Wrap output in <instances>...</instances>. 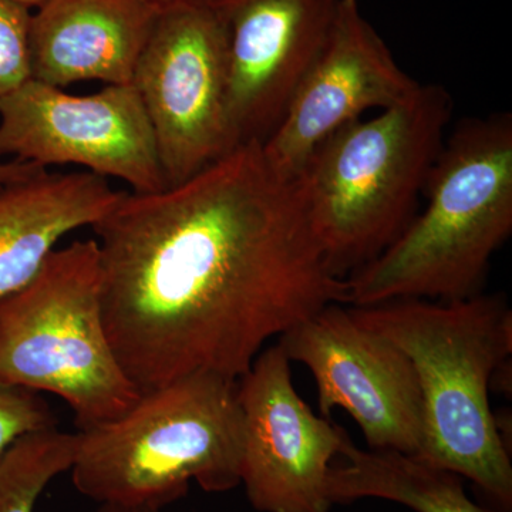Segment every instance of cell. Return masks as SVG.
I'll use <instances>...</instances> for the list:
<instances>
[{
	"mask_svg": "<svg viewBox=\"0 0 512 512\" xmlns=\"http://www.w3.org/2000/svg\"><path fill=\"white\" fill-rule=\"evenodd\" d=\"M339 457L326 480L333 505L377 498L414 512H497L468 497L463 477L409 454L367 451L349 439Z\"/></svg>",
	"mask_w": 512,
	"mask_h": 512,
	"instance_id": "15",
	"label": "cell"
},
{
	"mask_svg": "<svg viewBox=\"0 0 512 512\" xmlns=\"http://www.w3.org/2000/svg\"><path fill=\"white\" fill-rule=\"evenodd\" d=\"M291 362L311 370L320 416L348 412L370 450L417 456L421 394L409 357L357 322L348 305L326 306L278 340Z\"/></svg>",
	"mask_w": 512,
	"mask_h": 512,
	"instance_id": "9",
	"label": "cell"
},
{
	"mask_svg": "<svg viewBox=\"0 0 512 512\" xmlns=\"http://www.w3.org/2000/svg\"><path fill=\"white\" fill-rule=\"evenodd\" d=\"M161 12L148 0H47L30 23L32 79L131 84Z\"/></svg>",
	"mask_w": 512,
	"mask_h": 512,
	"instance_id": "13",
	"label": "cell"
},
{
	"mask_svg": "<svg viewBox=\"0 0 512 512\" xmlns=\"http://www.w3.org/2000/svg\"><path fill=\"white\" fill-rule=\"evenodd\" d=\"M423 214L348 278L349 306L392 299L464 301L483 293L512 232V117L468 119L431 167Z\"/></svg>",
	"mask_w": 512,
	"mask_h": 512,
	"instance_id": "3",
	"label": "cell"
},
{
	"mask_svg": "<svg viewBox=\"0 0 512 512\" xmlns=\"http://www.w3.org/2000/svg\"><path fill=\"white\" fill-rule=\"evenodd\" d=\"M342 0H218L235 144L274 133L325 46Z\"/></svg>",
	"mask_w": 512,
	"mask_h": 512,
	"instance_id": "12",
	"label": "cell"
},
{
	"mask_svg": "<svg viewBox=\"0 0 512 512\" xmlns=\"http://www.w3.org/2000/svg\"><path fill=\"white\" fill-rule=\"evenodd\" d=\"M124 194L89 171L0 185V302L35 279L60 239L93 227Z\"/></svg>",
	"mask_w": 512,
	"mask_h": 512,
	"instance_id": "14",
	"label": "cell"
},
{
	"mask_svg": "<svg viewBox=\"0 0 512 512\" xmlns=\"http://www.w3.org/2000/svg\"><path fill=\"white\" fill-rule=\"evenodd\" d=\"M237 383L194 375L141 394L120 419L77 433L73 484L99 504L163 510L191 481L207 493L241 484Z\"/></svg>",
	"mask_w": 512,
	"mask_h": 512,
	"instance_id": "5",
	"label": "cell"
},
{
	"mask_svg": "<svg viewBox=\"0 0 512 512\" xmlns=\"http://www.w3.org/2000/svg\"><path fill=\"white\" fill-rule=\"evenodd\" d=\"M92 228L104 328L141 394L194 375L238 382L268 340L349 305L348 279L259 141L174 187L126 192Z\"/></svg>",
	"mask_w": 512,
	"mask_h": 512,
	"instance_id": "1",
	"label": "cell"
},
{
	"mask_svg": "<svg viewBox=\"0 0 512 512\" xmlns=\"http://www.w3.org/2000/svg\"><path fill=\"white\" fill-rule=\"evenodd\" d=\"M0 157L73 164L134 194L167 188L153 128L133 84L76 96L35 79L0 97Z\"/></svg>",
	"mask_w": 512,
	"mask_h": 512,
	"instance_id": "8",
	"label": "cell"
},
{
	"mask_svg": "<svg viewBox=\"0 0 512 512\" xmlns=\"http://www.w3.org/2000/svg\"><path fill=\"white\" fill-rule=\"evenodd\" d=\"M77 434L56 427L19 437L0 458V512H33L47 484L70 471Z\"/></svg>",
	"mask_w": 512,
	"mask_h": 512,
	"instance_id": "16",
	"label": "cell"
},
{
	"mask_svg": "<svg viewBox=\"0 0 512 512\" xmlns=\"http://www.w3.org/2000/svg\"><path fill=\"white\" fill-rule=\"evenodd\" d=\"M0 386L55 394L80 431L140 400L104 328L96 239L56 248L28 286L0 302Z\"/></svg>",
	"mask_w": 512,
	"mask_h": 512,
	"instance_id": "6",
	"label": "cell"
},
{
	"mask_svg": "<svg viewBox=\"0 0 512 512\" xmlns=\"http://www.w3.org/2000/svg\"><path fill=\"white\" fill-rule=\"evenodd\" d=\"M241 484L259 512H329L326 480L346 430L316 416L296 392L281 346L262 350L238 380Z\"/></svg>",
	"mask_w": 512,
	"mask_h": 512,
	"instance_id": "10",
	"label": "cell"
},
{
	"mask_svg": "<svg viewBox=\"0 0 512 512\" xmlns=\"http://www.w3.org/2000/svg\"><path fill=\"white\" fill-rule=\"evenodd\" d=\"M160 10L175 8H214L218 0H148Z\"/></svg>",
	"mask_w": 512,
	"mask_h": 512,
	"instance_id": "20",
	"label": "cell"
},
{
	"mask_svg": "<svg viewBox=\"0 0 512 512\" xmlns=\"http://www.w3.org/2000/svg\"><path fill=\"white\" fill-rule=\"evenodd\" d=\"M13 2L19 3V5L32 10L39 9L40 6L45 5L47 0H13Z\"/></svg>",
	"mask_w": 512,
	"mask_h": 512,
	"instance_id": "22",
	"label": "cell"
},
{
	"mask_svg": "<svg viewBox=\"0 0 512 512\" xmlns=\"http://www.w3.org/2000/svg\"><path fill=\"white\" fill-rule=\"evenodd\" d=\"M46 171L45 167L29 161L9 160L0 163V185L28 180Z\"/></svg>",
	"mask_w": 512,
	"mask_h": 512,
	"instance_id": "19",
	"label": "cell"
},
{
	"mask_svg": "<svg viewBox=\"0 0 512 512\" xmlns=\"http://www.w3.org/2000/svg\"><path fill=\"white\" fill-rule=\"evenodd\" d=\"M56 427V417L39 393L0 386V458L19 437Z\"/></svg>",
	"mask_w": 512,
	"mask_h": 512,
	"instance_id": "18",
	"label": "cell"
},
{
	"mask_svg": "<svg viewBox=\"0 0 512 512\" xmlns=\"http://www.w3.org/2000/svg\"><path fill=\"white\" fill-rule=\"evenodd\" d=\"M348 308L412 362L423 420L414 457L473 481L495 511L512 512L511 451L488 397L512 353L507 298L483 292L464 301L392 299Z\"/></svg>",
	"mask_w": 512,
	"mask_h": 512,
	"instance_id": "2",
	"label": "cell"
},
{
	"mask_svg": "<svg viewBox=\"0 0 512 512\" xmlns=\"http://www.w3.org/2000/svg\"><path fill=\"white\" fill-rule=\"evenodd\" d=\"M30 23L32 10L0 0V97L32 79Z\"/></svg>",
	"mask_w": 512,
	"mask_h": 512,
	"instance_id": "17",
	"label": "cell"
},
{
	"mask_svg": "<svg viewBox=\"0 0 512 512\" xmlns=\"http://www.w3.org/2000/svg\"><path fill=\"white\" fill-rule=\"evenodd\" d=\"M131 84L153 128L167 188L238 147L228 114L227 40L214 8L163 10Z\"/></svg>",
	"mask_w": 512,
	"mask_h": 512,
	"instance_id": "7",
	"label": "cell"
},
{
	"mask_svg": "<svg viewBox=\"0 0 512 512\" xmlns=\"http://www.w3.org/2000/svg\"><path fill=\"white\" fill-rule=\"evenodd\" d=\"M97 512H161L160 508L131 507V505L100 504Z\"/></svg>",
	"mask_w": 512,
	"mask_h": 512,
	"instance_id": "21",
	"label": "cell"
},
{
	"mask_svg": "<svg viewBox=\"0 0 512 512\" xmlns=\"http://www.w3.org/2000/svg\"><path fill=\"white\" fill-rule=\"evenodd\" d=\"M451 111L446 89L419 84L372 119L339 128L293 178L333 274L348 279L412 224Z\"/></svg>",
	"mask_w": 512,
	"mask_h": 512,
	"instance_id": "4",
	"label": "cell"
},
{
	"mask_svg": "<svg viewBox=\"0 0 512 512\" xmlns=\"http://www.w3.org/2000/svg\"><path fill=\"white\" fill-rule=\"evenodd\" d=\"M420 83L400 69L357 0H342L311 69L262 150L276 173L293 180L313 151L367 110H384Z\"/></svg>",
	"mask_w": 512,
	"mask_h": 512,
	"instance_id": "11",
	"label": "cell"
}]
</instances>
